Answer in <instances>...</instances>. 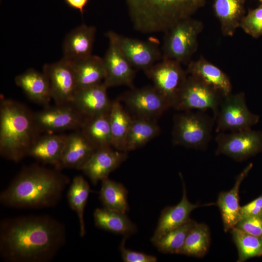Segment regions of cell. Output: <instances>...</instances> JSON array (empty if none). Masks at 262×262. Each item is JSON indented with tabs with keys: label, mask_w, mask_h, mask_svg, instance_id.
<instances>
[{
	"label": "cell",
	"mask_w": 262,
	"mask_h": 262,
	"mask_svg": "<svg viewBox=\"0 0 262 262\" xmlns=\"http://www.w3.org/2000/svg\"><path fill=\"white\" fill-rule=\"evenodd\" d=\"M66 241L64 224L48 215L8 218L0 223V255L8 262H49Z\"/></svg>",
	"instance_id": "6da1fadb"
},
{
	"label": "cell",
	"mask_w": 262,
	"mask_h": 262,
	"mask_svg": "<svg viewBox=\"0 0 262 262\" xmlns=\"http://www.w3.org/2000/svg\"><path fill=\"white\" fill-rule=\"evenodd\" d=\"M70 179L54 168L33 164L23 167L0 194V202L16 209H40L56 206Z\"/></svg>",
	"instance_id": "7a4b0ae2"
},
{
	"label": "cell",
	"mask_w": 262,
	"mask_h": 262,
	"mask_svg": "<svg viewBox=\"0 0 262 262\" xmlns=\"http://www.w3.org/2000/svg\"><path fill=\"white\" fill-rule=\"evenodd\" d=\"M41 133L34 121L33 112L16 100L2 98L0 103V155L17 163Z\"/></svg>",
	"instance_id": "3957f363"
},
{
	"label": "cell",
	"mask_w": 262,
	"mask_h": 262,
	"mask_svg": "<svg viewBox=\"0 0 262 262\" xmlns=\"http://www.w3.org/2000/svg\"><path fill=\"white\" fill-rule=\"evenodd\" d=\"M206 0H126L134 28L144 33H165L192 17Z\"/></svg>",
	"instance_id": "277c9868"
},
{
	"label": "cell",
	"mask_w": 262,
	"mask_h": 262,
	"mask_svg": "<svg viewBox=\"0 0 262 262\" xmlns=\"http://www.w3.org/2000/svg\"><path fill=\"white\" fill-rule=\"evenodd\" d=\"M174 115L173 144L186 148L205 150L212 140L215 119L205 111H180Z\"/></svg>",
	"instance_id": "5b68a950"
},
{
	"label": "cell",
	"mask_w": 262,
	"mask_h": 262,
	"mask_svg": "<svg viewBox=\"0 0 262 262\" xmlns=\"http://www.w3.org/2000/svg\"><path fill=\"white\" fill-rule=\"evenodd\" d=\"M203 29L202 22L190 17L174 24L165 33L162 58L189 63L198 48V37Z\"/></svg>",
	"instance_id": "8992f818"
},
{
	"label": "cell",
	"mask_w": 262,
	"mask_h": 262,
	"mask_svg": "<svg viewBox=\"0 0 262 262\" xmlns=\"http://www.w3.org/2000/svg\"><path fill=\"white\" fill-rule=\"evenodd\" d=\"M213 117L217 133L250 129L260 119L258 115L252 113L248 108L243 92L231 93L223 96Z\"/></svg>",
	"instance_id": "52a82bcc"
},
{
	"label": "cell",
	"mask_w": 262,
	"mask_h": 262,
	"mask_svg": "<svg viewBox=\"0 0 262 262\" xmlns=\"http://www.w3.org/2000/svg\"><path fill=\"white\" fill-rule=\"evenodd\" d=\"M144 72L153 82V86L173 108L188 76L181 64L162 58Z\"/></svg>",
	"instance_id": "ba28073f"
},
{
	"label": "cell",
	"mask_w": 262,
	"mask_h": 262,
	"mask_svg": "<svg viewBox=\"0 0 262 262\" xmlns=\"http://www.w3.org/2000/svg\"><path fill=\"white\" fill-rule=\"evenodd\" d=\"M223 96L199 79L188 75L173 108L179 111L210 109L214 117Z\"/></svg>",
	"instance_id": "9c48e42d"
},
{
	"label": "cell",
	"mask_w": 262,
	"mask_h": 262,
	"mask_svg": "<svg viewBox=\"0 0 262 262\" xmlns=\"http://www.w3.org/2000/svg\"><path fill=\"white\" fill-rule=\"evenodd\" d=\"M215 154L241 162L262 151V131L251 129L235 132H219L215 137Z\"/></svg>",
	"instance_id": "30bf717a"
},
{
	"label": "cell",
	"mask_w": 262,
	"mask_h": 262,
	"mask_svg": "<svg viewBox=\"0 0 262 262\" xmlns=\"http://www.w3.org/2000/svg\"><path fill=\"white\" fill-rule=\"evenodd\" d=\"M35 125L41 133L80 130L86 118L71 104L45 106L33 112Z\"/></svg>",
	"instance_id": "8fae6325"
},
{
	"label": "cell",
	"mask_w": 262,
	"mask_h": 262,
	"mask_svg": "<svg viewBox=\"0 0 262 262\" xmlns=\"http://www.w3.org/2000/svg\"><path fill=\"white\" fill-rule=\"evenodd\" d=\"M118 99L133 115V117L156 120L171 108L153 86L131 88Z\"/></svg>",
	"instance_id": "7c38bea8"
},
{
	"label": "cell",
	"mask_w": 262,
	"mask_h": 262,
	"mask_svg": "<svg viewBox=\"0 0 262 262\" xmlns=\"http://www.w3.org/2000/svg\"><path fill=\"white\" fill-rule=\"evenodd\" d=\"M43 72L48 80L51 98L55 104H71L78 87L70 61L63 57L56 63L46 64Z\"/></svg>",
	"instance_id": "4fadbf2b"
},
{
	"label": "cell",
	"mask_w": 262,
	"mask_h": 262,
	"mask_svg": "<svg viewBox=\"0 0 262 262\" xmlns=\"http://www.w3.org/2000/svg\"><path fill=\"white\" fill-rule=\"evenodd\" d=\"M106 36L114 39L134 68L144 71L162 59V53L155 42L125 36L112 31Z\"/></svg>",
	"instance_id": "5bb4252c"
},
{
	"label": "cell",
	"mask_w": 262,
	"mask_h": 262,
	"mask_svg": "<svg viewBox=\"0 0 262 262\" xmlns=\"http://www.w3.org/2000/svg\"><path fill=\"white\" fill-rule=\"evenodd\" d=\"M106 37L109 39V44L104 57L102 58L105 71L104 83L108 88L120 85L133 88L134 68L114 39L111 37Z\"/></svg>",
	"instance_id": "9a60e30c"
},
{
	"label": "cell",
	"mask_w": 262,
	"mask_h": 262,
	"mask_svg": "<svg viewBox=\"0 0 262 262\" xmlns=\"http://www.w3.org/2000/svg\"><path fill=\"white\" fill-rule=\"evenodd\" d=\"M112 147L96 149L81 170L93 184H97L99 180L108 178L127 159V152Z\"/></svg>",
	"instance_id": "2e32d148"
},
{
	"label": "cell",
	"mask_w": 262,
	"mask_h": 262,
	"mask_svg": "<svg viewBox=\"0 0 262 262\" xmlns=\"http://www.w3.org/2000/svg\"><path fill=\"white\" fill-rule=\"evenodd\" d=\"M107 89L104 82L78 89L71 104L86 118L109 113L112 101Z\"/></svg>",
	"instance_id": "e0dca14e"
},
{
	"label": "cell",
	"mask_w": 262,
	"mask_h": 262,
	"mask_svg": "<svg viewBox=\"0 0 262 262\" xmlns=\"http://www.w3.org/2000/svg\"><path fill=\"white\" fill-rule=\"evenodd\" d=\"M180 176L183 184L182 198L177 205L167 206L161 212L156 228L150 240L152 244L167 231L187 222L190 219L189 216L191 212L201 206L198 203L193 204L189 201L185 183L181 175Z\"/></svg>",
	"instance_id": "ac0fdd59"
},
{
	"label": "cell",
	"mask_w": 262,
	"mask_h": 262,
	"mask_svg": "<svg viewBox=\"0 0 262 262\" xmlns=\"http://www.w3.org/2000/svg\"><path fill=\"white\" fill-rule=\"evenodd\" d=\"M96 149L80 130L67 134L60 162L55 169L81 170Z\"/></svg>",
	"instance_id": "d6986e66"
},
{
	"label": "cell",
	"mask_w": 262,
	"mask_h": 262,
	"mask_svg": "<svg viewBox=\"0 0 262 262\" xmlns=\"http://www.w3.org/2000/svg\"><path fill=\"white\" fill-rule=\"evenodd\" d=\"M67 134L54 133L40 134L32 145L28 156L56 168L61 159Z\"/></svg>",
	"instance_id": "ffe728a7"
},
{
	"label": "cell",
	"mask_w": 262,
	"mask_h": 262,
	"mask_svg": "<svg viewBox=\"0 0 262 262\" xmlns=\"http://www.w3.org/2000/svg\"><path fill=\"white\" fill-rule=\"evenodd\" d=\"M186 70L188 75L199 79L224 96L232 93V84L229 76L202 56L190 61Z\"/></svg>",
	"instance_id": "44dd1931"
},
{
	"label": "cell",
	"mask_w": 262,
	"mask_h": 262,
	"mask_svg": "<svg viewBox=\"0 0 262 262\" xmlns=\"http://www.w3.org/2000/svg\"><path fill=\"white\" fill-rule=\"evenodd\" d=\"M252 167V164H248L237 176L233 187L229 191L221 192L218 195L216 205L221 213L225 232L235 227L240 219L239 189L242 182Z\"/></svg>",
	"instance_id": "7402d4cb"
},
{
	"label": "cell",
	"mask_w": 262,
	"mask_h": 262,
	"mask_svg": "<svg viewBox=\"0 0 262 262\" xmlns=\"http://www.w3.org/2000/svg\"><path fill=\"white\" fill-rule=\"evenodd\" d=\"M96 33L94 26L84 24L72 30L64 41V58L74 60L92 55Z\"/></svg>",
	"instance_id": "603a6c76"
},
{
	"label": "cell",
	"mask_w": 262,
	"mask_h": 262,
	"mask_svg": "<svg viewBox=\"0 0 262 262\" xmlns=\"http://www.w3.org/2000/svg\"><path fill=\"white\" fill-rule=\"evenodd\" d=\"M16 84L34 103L46 106L52 99L47 78L43 72L27 69L15 78Z\"/></svg>",
	"instance_id": "cb8c5ba5"
},
{
	"label": "cell",
	"mask_w": 262,
	"mask_h": 262,
	"mask_svg": "<svg viewBox=\"0 0 262 262\" xmlns=\"http://www.w3.org/2000/svg\"><path fill=\"white\" fill-rule=\"evenodd\" d=\"M246 0H214L213 9L222 33L232 36L246 15Z\"/></svg>",
	"instance_id": "d4e9b609"
},
{
	"label": "cell",
	"mask_w": 262,
	"mask_h": 262,
	"mask_svg": "<svg viewBox=\"0 0 262 262\" xmlns=\"http://www.w3.org/2000/svg\"><path fill=\"white\" fill-rule=\"evenodd\" d=\"M69 61L75 75L78 89L103 82L105 71L102 58L92 55Z\"/></svg>",
	"instance_id": "484cf974"
},
{
	"label": "cell",
	"mask_w": 262,
	"mask_h": 262,
	"mask_svg": "<svg viewBox=\"0 0 262 262\" xmlns=\"http://www.w3.org/2000/svg\"><path fill=\"white\" fill-rule=\"evenodd\" d=\"M95 226L112 233L129 237L135 233L137 228L126 213L106 208H97L94 213Z\"/></svg>",
	"instance_id": "4316f807"
},
{
	"label": "cell",
	"mask_w": 262,
	"mask_h": 262,
	"mask_svg": "<svg viewBox=\"0 0 262 262\" xmlns=\"http://www.w3.org/2000/svg\"><path fill=\"white\" fill-rule=\"evenodd\" d=\"M161 131L156 120L133 117L125 142V152L141 148L157 137Z\"/></svg>",
	"instance_id": "83f0119b"
},
{
	"label": "cell",
	"mask_w": 262,
	"mask_h": 262,
	"mask_svg": "<svg viewBox=\"0 0 262 262\" xmlns=\"http://www.w3.org/2000/svg\"><path fill=\"white\" fill-rule=\"evenodd\" d=\"M109 119L112 147L116 150L125 152L126 139L131 124L132 116L118 98L112 101Z\"/></svg>",
	"instance_id": "f1b7e54d"
},
{
	"label": "cell",
	"mask_w": 262,
	"mask_h": 262,
	"mask_svg": "<svg viewBox=\"0 0 262 262\" xmlns=\"http://www.w3.org/2000/svg\"><path fill=\"white\" fill-rule=\"evenodd\" d=\"M109 112L86 118L80 129L96 149L112 147Z\"/></svg>",
	"instance_id": "f546056e"
},
{
	"label": "cell",
	"mask_w": 262,
	"mask_h": 262,
	"mask_svg": "<svg viewBox=\"0 0 262 262\" xmlns=\"http://www.w3.org/2000/svg\"><path fill=\"white\" fill-rule=\"evenodd\" d=\"M99 199L103 208L126 213L129 210L128 191L121 183L108 178L101 181Z\"/></svg>",
	"instance_id": "4dcf8cb0"
},
{
	"label": "cell",
	"mask_w": 262,
	"mask_h": 262,
	"mask_svg": "<svg viewBox=\"0 0 262 262\" xmlns=\"http://www.w3.org/2000/svg\"><path fill=\"white\" fill-rule=\"evenodd\" d=\"M90 192L88 182L82 176H77L73 179L67 194L69 205L78 216L81 237L86 233L84 213Z\"/></svg>",
	"instance_id": "1f68e13d"
},
{
	"label": "cell",
	"mask_w": 262,
	"mask_h": 262,
	"mask_svg": "<svg viewBox=\"0 0 262 262\" xmlns=\"http://www.w3.org/2000/svg\"><path fill=\"white\" fill-rule=\"evenodd\" d=\"M210 242L208 227L203 223H196L185 239L179 254L201 258L208 251Z\"/></svg>",
	"instance_id": "d6a6232c"
},
{
	"label": "cell",
	"mask_w": 262,
	"mask_h": 262,
	"mask_svg": "<svg viewBox=\"0 0 262 262\" xmlns=\"http://www.w3.org/2000/svg\"><path fill=\"white\" fill-rule=\"evenodd\" d=\"M196 223L190 218L182 225L164 233L153 245L162 253L179 254L187 236Z\"/></svg>",
	"instance_id": "836d02e7"
},
{
	"label": "cell",
	"mask_w": 262,
	"mask_h": 262,
	"mask_svg": "<svg viewBox=\"0 0 262 262\" xmlns=\"http://www.w3.org/2000/svg\"><path fill=\"white\" fill-rule=\"evenodd\" d=\"M230 230L238 249V262L262 256V237L246 233L235 227Z\"/></svg>",
	"instance_id": "e575fe53"
},
{
	"label": "cell",
	"mask_w": 262,
	"mask_h": 262,
	"mask_svg": "<svg viewBox=\"0 0 262 262\" xmlns=\"http://www.w3.org/2000/svg\"><path fill=\"white\" fill-rule=\"evenodd\" d=\"M240 28L254 38L262 35V3L248 10L241 21Z\"/></svg>",
	"instance_id": "d590c367"
},
{
	"label": "cell",
	"mask_w": 262,
	"mask_h": 262,
	"mask_svg": "<svg viewBox=\"0 0 262 262\" xmlns=\"http://www.w3.org/2000/svg\"><path fill=\"white\" fill-rule=\"evenodd\" d=\"M235 227L246 233L262 237V215L241 218Z\"/></svg>",
	"instance_id": "8d00e7d4"
},
{
	"label": "cell",
	"mask_w": 262,
	"mask_h": 262,
	"mask_svg": "<svg viewBox=\"0 0 262 262\" xmlns=\"http://www.w3.org/2000/svg\"><path fill=\"white\" fill-rule=\"evenodd\" d=\"M127 237H124L119 246L122 260L125 262H156L157 258L153 255L136 251L125 247Z\"/></svg>",
	"instance_id": "74e56055"
},
{
	"label": "cell",
	"mask_w": 262,
	"mask_h": 262,
	"mask_svg": "<svg viewBox=\"0 0 262 262\" xmlns=\"http://www.w3.org/2000/svg\"><path fill=\"white\" fill-rule=\"evenodd\" d=\"M262 215V196L250 203L241 207L240 219L246 217Z\"/></svg>",
	"instance_id": "f35d334b"
},
{
	"label": "cell",
	"mask_w": 262,
	"mask_h": 262,
	"mask_svg": "<svg viewBox=\"0 0 262 262\" xmlns=\"http://www.w3.org/2000/svg\"><path fill=\"white\" fill-rule=\"evenodd\" d=\"M66 2L71 7L78 10L82 14L89 0H65Z\"/></svg>",
	"instance_id": "ab89813d"
},
{
	"label": "cell",
	"mask_w": 262,
	"mask_h": 262,
	"mask_svg": "<svg viewBox=\"0 0 262 262\" xmlns=\"http://www.w3.org/2000/svg\"><path fill=\"white\" fill-rule=\"evenodd\" d=\"M259 1H260L261 3H262V0H258Z\"/></svg>",
	"instance_id": "60d3db41"
}]
</instances>
